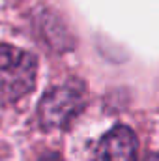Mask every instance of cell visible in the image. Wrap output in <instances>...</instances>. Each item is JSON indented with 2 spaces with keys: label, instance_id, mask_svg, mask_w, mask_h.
I'll return each instance as SVG.
<instances>
[{
  "label": "cell",
  "instance_id": "obj_3",
  "mask_svg": "<svg viewBox=\"0 0 159 161\" xmlns=\"http://www.w3.org/2000/svg\"><path fill=\"white\" fill-rule=\"evenodd\" d=\"M94 161H137V137L127 125L112 127L97 144Z\"/></svg>",
  "mask_w": 159,
  "mask_h": 161
},
{
  "label": "cell",
  "instance_id": "obj_5",
  "mask_svg": "<svg viewBox=\"0 0 159 161\" xmlns=\"http://www.w3.org/2000/svg\"><path fill=\"white\" fill-rule=\"evenodd\" d=\"M146 161H159V154H152V156H150Z\"/></svg>",
  "mask_w": 159,
  "mask_h": 161
},
{
  "label": "cell",
  "instance_id": "obj_4",
  "mask_svg": "<svg viewBox=\"0 0 159 161\" xmlns=\"http://www.w3.org/2000/svg\"><path fill=\"white\" fill-rule=\"evenodd\" d=\"M40 161H62V158L58 154H45Z\"/></svg>",
  "mask_w": 159,
  "mask_h": 161
},
{
  "label": "cell",
  "instance_id": "obj_1",
  "mask_svg": "<svg viewBox=\"0 0 159 161\" xmlns=\"http://www.w3.org/2000/svg\"><path fill=\"white\" fill-rule=\"evenodd\" d=\"M38 73L36 58L17 47L0 45V97L15 101L34 88Z\"/></svg>",
  "mask_w": 159,
  "mask_h": 161
},
{
  "label": "cell",
  "instance_id": "obj_2",
  "mask_svg": "<svg viewBox=\"0 0 159 161\" xmlns=\"http://www.w3.org/2000/svg\"><path fill=\"white\" fill-rule=\"evenodd\" d=\"M84 107V86L77 80L51 88L38 105V118L43 129L66 127Z\"/></svg>",
  "mask_w": 159,
  "mask_h": 161
}]
</instances>
